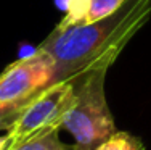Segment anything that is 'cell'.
Returning <instances> with one entry per match:
<instances>
[{
  "label": "cell",
  "instance_id": "7a4b0ae2",
  "mask_svg": "<svg viewBox=\"0 0 151 150\" xmlns=\"http://www.w3.org/2000/svg\"><path fill=\"white\" fill-rule=\"evenodd\" d=\"M108 70H93L74 79V102L61 129L74 137L77 150H95L117 131L105 92Z\"/></svg>",
  "mask_w": 151,
  "mask_h": 150
},
{
  "label": "cell",
  "instance_id": "6da1fadb",
  "mask_svg": "<svg viewBox=\"0 0 151 150\" xmlns=\"http://www.w3.org/2000/svg\"><path fill=\"white\" fill-rule=\"evenodd\" d=\"M150 18L151 0H127L116 13L95 23L56 26L37 49L52 57L55 83L74 81L88 71L109 70Z\"/></svg>",
  "mask_w": 151,
  "mask_h": 150
},
{
  "label": "cell",
  "instance_id": "9c48e42d",
  "mask_svg": "<svg viewBox=\"0 0 151 150\" xmlns=\"http://www.w3.org/2000/svg\"><path fill=\"white\" fill-rule=\"evenodd\" d=\"M0 150H8V137H6V134L0 137Z\"/></svg>",
  "mask_w": 151,
  "mask_h": 150
},
{
  "label": "cell",
  "instance_id": "277c9868",
  "mask_svg": "<svg viewBox=\"0 0 151 150\" xmlns=\"http://www.w3.org/2000/svg\"><path fill=\"white\" fill-rule=\"evenodd\" d=\"M53 83L55 63L52 57L35 49L31 55L10 63L0 73V102L26 105Z\"/></svg>",
  "mask_w": 151,
  "mask_h": 150
},
{
  "label": "cell",
  "instance_id": "3957f363",
  "mask_svg": "<svg viewBox=\"0 0 151 150\" xmlns=\"http://www.w3.org/2000/svg\"><path fill=\"white\" fill-rule=\"evenodd\" d=\"M74 102V83H53L24 105L13 128L6 133L8 149L42 136L60 131L63 120Z\"/></svg>",
  "mask_w": 151,
  "mask_h": 150
},
{
  "label": "cell",
  "instance_id": "ba28073f",
  "mask_svg": "<svg viewBox=\"0 0 151 150\" xmlns=\"http://www.w3.org/2000/svg\"><path fill=\"white\" fill-rule=\"evenodd\" d=\"M24 105L23 103H5L0 102V131L8 133L21 115Z\"/></svg>",
  "mask_w": 151,
  "mask_h": 150
},
{
  "label": "cell",
  "instance_id": "52a82bcc",
  "mask_svg": "<svg viewBox=\"0 0 151 150\" xmlns=\"http://www.w3.org/2000/svg\"><path fill=\"white\" fill-rule=\"evenodd\" d=\"M127 0H88L87 3V15L84 23H95L103 18L116 13ZM82 23V24H84Z\"/></svg>",
  "mask_w": 151,
  "mask_h": 150
},
{
  "label": "cell",
  "instance_id": "8992f818",
  "mask_svg": "<svg viewBox=\"0 0 151 150\" xmlns=\"http://www.w3.org/2000/svg\"><path fill=\"white\" fill-rule=\"evenodd\" d=\"M95 150H145V145L137 136L125 131H116Z\"/></svg>",
  "mask_w": 151,
  "mask_h": 150
},
{
  "label": "cell",
  "instance_id": "5b68a950",
  "mask_svg": "<svg viewBox=\"0 0 151 150\" xmlns=\"http://www.w3.org/2000/svg\"><path fill=\"white\" fill-rule=\"evenodd\" d=\"M8 150H77L76 145H68L60 139V131H50L42 136L23 142Z\"/></svg>",
  "mask_w": 151,
  "mask_h": 150
}]
</instances>
